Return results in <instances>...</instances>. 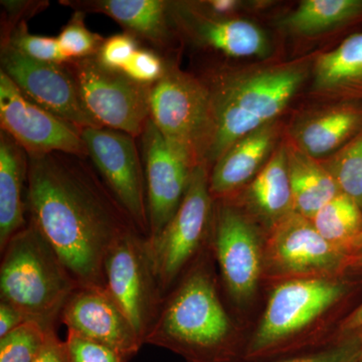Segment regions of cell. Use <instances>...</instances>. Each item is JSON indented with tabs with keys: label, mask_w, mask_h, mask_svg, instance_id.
Instances as JSON below:
<instances>
[{
	"label": "cell",
	"mask_w": 362,
	"mask_h": 362,
	"mask_svg": "<svg viewBox=\"0 0 362 362\" xmlns=\"http://www.w3.org/2000/svg\"><path fill=\"white\" fill-rule=\"evenodd\" d=\"M86 159L28 156L26 211L80 285L105 289L107 255L137 228Z\"/></svg>",
	"instance_id": "cell-1"
},
{
	"label": "cell",
	"mask_w": 362,
	"mask_h": 362,
	"mask_svg": "<svg viewBox=\"0 0 362 362\" xmlns=\"http://www.w3.org/2000/svg\"><path fill=\"white\" fill-rule=\"evenodd\" d=\"M306 78L302 65L287 64L204 81L209 93V130L202 164L211 169L240 138L275 122Z\"/></svg>",
	"instance_id": "cell-2"
},
{
	"label": "cell",
	"mask_w": 362,
	"mask_h": 362,
	"mask_svg": "<svg viewBox=\"0 0 362 362\" xmlns=\"http://www.w3.org/2000/svg\"><path fill=\"white\" fill-rule=\"evenodd\" d=\"M199 257L166 295L145 344L171 350L188 362H233L232 319L206 259Z\"/></svg>",
	"instance_id": "cell-3"
},
{
	"label": "cell",
	"mask_w": 362,
	"mask_h": 362,
	"mask_svg": "<svg viewBox=\"0 0 362 362\" xmlns=\"http://www.w3.org/2000/svg\"><path fill=\"white\" fill-rule=\"evenodd\" d=\"M0 252V301L45 331L57 330L77 279L32 221Z\"/></svg>",
	"instance_id": "cell-4"
},
{
	"label": "cell",
	"mask_w": 362,
	"mask_h": 362,
	"mask_svg": "<svg viewBox=\"0 0 362 362\" xmlns=\"http://www.w3.org/2000/svg\"><path fill=\"white\" fill-rule=\"evenodd\" d=\"M150 120L190 166L202 164L209 123V93L202 78L166 61L164 75L152 85Z\"/></svg>",
	"instance_id": "cell-5"
},
{
	"label": "cell",
	"mask_w": 362,
	"mask_h": 362,
	"mask_svg": "<svg viewBox=\"0 0 362 362\" xmlns=\"http://www.w3.org/2000/svg\"><path fill=\"white\" fill-rule=\"evenodd\" d=\"M214 201L209 192V169H192L187 192L173 218L154 239L150 255L164 297L171 291L211 237Z\"/></svg>",
	"instance_id": "cell-6"
},
{
	"label": "cell",
	"mask_w": 362,
	"mask_h": 362,
	"mask_svg": "<svg viewBox=\"0 0 362 362\" xmlns=\"http://www.w3.org/2000/svg\"><path fill=\"white\" fill-rule=\"evenodd\" d=\"M104 280L105 290L145 344L165 299L154 272L147 238L133 230L117 240L105 259Z\"/></svg>",
	"instance_id": "cell-7"
},
{
	"label": "cell",
	"mask_w": 362,
	"mask_h": 362,
	"mask_svg": "<svg viewBox=\"0 0 362 362\" xmlns=\"http://www.w3.org/2000/svg\"><path fill=\"white\" fill-rule=\"evenodd\" d=\"M346 290L344 282L327 277L298 278L279 285L272 293L247 356L271 354L340 301Z\"/></svg>",
	"instance_id": "cell-8"
},
{
	"label": "cell",
	"mask_w": 362,
	"mask_h": 362,
	"mask_svg": "<svg viewBox=\"0 0 362 362\" xmlns=\"http://www.w3.org/2000/svg\"><path fill=\"white\" fill-rule=\"evenodd\" d=\"M90 115L102 127L139 138L150 119L152 85L140 84L123 71L106 68L96 57L66 64Z\"/></svg>",
	"instance_id": "cell-9"
},
{
	"label": "cell",
	"mask_w": 362,
	"mask_h": 362,
	"mask_svg": "<svg viewBox=\"0 0 362 362\" xmlns=\"http://www.w3.org/2000/svg\"><path fill=\"white\" fill-rule=\"evenodd\" d=\"M82 137L88 158L138 232L148 239L144 165L136 138L106 127L86 128Z\"/></svg>",
	"instance_id": "cell-10"
},
{
	"label": "cell",
	"mask_w": 362,
	"mask_h": 362,
	"mask_svg": "<svg viewBox=\"0 0 362 362\" xmlns=\"http://www.w3.org/2000/svg\"><path fill=\"white\" fill-rule=\"evenodd\" d=\"M0 124L28 156L59 152L88 158L83 129L28 99L1 70Z\"/></svg>",
	"instance_id": "cell-11"
},
{
	"label": "cell",
	"mask_w": 362,
	"mask_h": 362,
	"mask_svg": "<svg viewBox=\"0 0 362 362\" xmlns=\"http://www.w3.org/2000/svg\"><path fill=\"white\" fill-rule=\"evenodd\" d=\"M209 245L228 296L246 304L256 292L263 257L251 221L226 199L214 204Z\"/></svg>",
	"instance_id": "cell-12"
},
{
	"label": "cell",
	"mask_w": 362,
	"mask_h": 362,
	"mask_svg": "<svg viewBox=\"0 0 362 362\" xmlns=\"http://www.w3.org/2000/svg\"><path fill=\"white\" fill-rule=\"evenodd\" d=\"M1 71L28 99L81 129L102 127L86 108L66 64L47 63L1 42Z\"/></svg>",
	"instance_id": "cell-13"
},
{
	"label": "cell",
	"mask_w": 362,
	"mask_h": 362,
	"mask_svg": "<svg viewBox=\"0 0 362 362\" xmlns=\"http://www.w3.org/2000/svg\"><path fill=\"white\" fill-rule=\"evenodd\" d=\"M349 255L324 239L311 220L293 211L272 228L268 265L278 274L325 277L347 265Z\"/></svg>",
	"instance_id": "cell-14"
},
{
	"label": "cell",
	"mask_w": 362,
	"mask_h": 362,
	"mask_svg": "<svg viewBox=\"0 0 362 362\" xmlns=\"http://www.w3.org/2000/svg\"><path fill=\"white\" fill-rule=\"evenodd\" d=\"M139 138L146 182L148 240H152L175 216L194 168L169 146L150 119Z\"/></svg>",
	"instance_id": "cell-15"
},
{
	"label": "cell",
	"mask_w": 362,
	"mask_h": 362,
	"mask_svg": "<svg viewBox=\"0 0 362 362\" xmlns=\"http://www.w3.org/2000/svg\"><path fill=\"white\" fill-rule=\"evenodd\" d=\"M61 322L68 330L106 345L129 361L144 345L129 319L104 288L78 286L62 311Z\"/></svg>",
	"instance_id": "cell-16"
},
{
	"label": "cell",
	"mask_w": 362,
	"mask_h": 362,
	"mask_svg": "<svg viewBox=\"0 0 362 362\" xmlns=\"http://www.w3.org/2000/svg\"><path fill=\"white\" fill-rule=\"evenodd\" d=\"M169 11L176 33L201 47L232 58L263 57L269 51L265 33L251 21L214 16L199 2L169 1Z\"/></svg>",
	"instance_id": "cell-17"
},
{
	"label": "cell",
	"mask_w": 362,
	"mask_h": 362,
	"mask_svg": "<svg viewBox=\"0 0 362 362\" xmlns=\"http://www.w3.org/2000/svg\"><path fill=\"white\" fill-rule=\"evenodd\" d=\"M61 4L75 11L105 14L158 54L170 49L176 33L169 1L164 0H70Z\"/></svg>",
	"instance_id": "cell-18"
},
{
	"label": "cell",
	"mask_w": 362,
	"mask_h": 362,
	"mask_svg": "<svg viewBox=\"0 0 362 362\" xmlns=\"http://www.w3.org/2000/svg\"><path fill=\"white\" fill-rule=\"evenodd\" d=\"M278 137L275 122L268 124L233 143L209 169V192L221 201L254 180L273 154Z\"/></svg>",
	"instance_id": "cell-19"
},
{
	"label": "cell",
	"mask_w": 362,
	"mask_h": 362,
	"mask_svg": "<svg viewBox=\"0 0 362 362\" xmlns=\"http://www.w3.org/2000/svg\"><path fill=\"white\" fill-rule=\"evenodd\" d=\"M361 129L362 104L335 102L295 124L293 145L319 160L337 153Z\"/></svg>",
	"instance_id": "cell-20"
},
{
	"label": "cell",
	"mask_w": 362,
	"mask_h": 362,
	"mask_svg": "<svg viewBox=\"0 0 362 362\" xmlns=\"http://www.w3.org/2000/svg\"><path fill=\"white\" fill-rule=\"evenodd\" d=\"M28 156L21 145L0 134V251L28 223L25 218Z\"/></svg>",
	"instance_id": "cell-21"
},
{
	"label": "cell",
	"mask_w": 362,
	"mask_h": 362,
	"mask_svg": "<svg viewBox=\"0 0 362 362\" xmlns=\"http://www.w3.org/2000/svg\"><path fill=\"white\" fill-rule=\"evenodd\" d=\"M314 90L337 102L362 104V32L351 33L314 66Z\"/></svg>",
	"instance_id": "cell-22"
},
{
	"label": "cell",
	"mask_w": 362,
	"mask_h": 362,
	"mask_svg": "<svg viewBox=\"0 0 362 362\" xmlns=\"http://www.w3.org/2000/svg\"><path fill=\"white\" fill-rule=\"evenodd\" d=\"M294 211L312 220L327 202L341 194L329 170L295 145H286Z\"/></svg>",
	"instance_id": "cell-23"
},
{
	"label": "cell",
	"mask_w": 362,
	"mask_h": 362,
	"mask_svg": "<svg viewBox=\"0 0 362 362\" xmlns=\"http://www.w3.org/2000/svg\"><path fill=\"white\" fill-rule=\"evenodd\" d=\"M247 199L254 213L271 228L294 211L286 145L274 150L255 176L247 189Z\"/></svg>",
	"instance_id": "cell-24"
},
{
	"label": "cell",
	"mask_w": 362,
	"mask_h": 362,
	"mask_svg": "<svg viewBox=\"0 0 362 362\" xmlns=\"http://www.w3.org/2000/svg\"><path fill=\"white\" fill-rule=\"evenodd\" d=\"M362 23V0H305L281 25L300 35L318 33Z\"/></svg>",
	"instance_id": "cell-25"
},
{
	"label": "cell",
	"mask_w": 362,
	"mask_h": 362,
	"mask_svg": "<svg viewBox=\"0 0 362 362\" xmlns=\"http://www.w3.org/2000/svg\"><path fill=\"white\" fill-rule=\"evenodd\" d=\"M311 221L324 239L349 255L350 245L362 232L361 209L342 194L319 209Z\"/></svg>",
	"instance_id": "cell-26"
},
{
	"label": "cell",
	"mask_w": 362,
	"mask_h": 362,
	"mask_svg": "<svg viewBox=\"0 0 362 362\" xmlns=\"http://www.w3.org/2000/svg\"><path fill=\"white\" fill-rule=\"evenodd\" d=\"M323 164L337 181L340 192L362 211V129Z\"/></svg>",
	"instance_id": "cell-27"
},
{
	"label": "cell",
	"mask_w": 362,
	"mask_h": 362,
	"mask_svg": "<svg viewBox=\"0 0 362 362\" xmlns=\"http://www.w3.org/2000/svg\"><path fill=\"white\" fill-rule=\"evenodd\" d=\"M47 332L39 324L25 321L0 338V362H33Z\"/></svg>",
	"instance_id": "cell-28"
},
{
	"label": "cell",
	"mask_w": 362,
	"mask_h": 362,
	"mask_svg": "<svg viewBox=\"0 0 362 362\" xmlns=\"http://www.w3.org/2000/svg\"><path fill=\"white\" fill-rule=\"evenodd\" d=\"M84 20V13L75 11L57 37L62 52L70 61L96 57L103 45L104 37L90 32Z\"/></svg>",
	"instance_id": "cell-29"
},
{
	"label": "cell",
	"mask_w": 362,
	"mask_h": 362,
	"mask_svg": "<svg viewBox=\"0 0 362 362\" xmlns=\"http://www.w3.org/2000/svg\"><path fill=\"white\" fill-rule=\"evenodd\" d=\"M1 42L11 45L14 49L37 61L64 64L71 62L62 52L57 37H42L28 32L26 23H21L8 35H2Z\"/></svg>",
	"instance_id": "cell-30"
},
{
	"label": "cell",
	"mask_w": 362,
	"mask_h": 362,
	"mask_svg": "<svg viewBox=\"0 0 362 362\" xmlns=\"http://www.w3.org/2000/svg\"><path fill=\"white\" fill-rule=\"evenodd\" d=\"M65 346L66 362H129L116 350L68 330Z\"/></svg>",
	"instance_id": "cell-31"
},
{
	"label": "cell",
	"mask_w": 362,
	"mask_h": 362,
	"mask_svg": "<svg viewBox=\"0 0 362 362\" xmlns=\"http://www.w3.org/2000/svg\"><path fill=\"white\" fill-rule=\"evenodd\" d=\"M166 61L149 49H138L122 71L127 77L144 85L156 84L165 71Z\"/></svg>",
	"instance_id": "cell-32"
},
{
	"label": "cell",
	"mask_w": 362,
	"mask_h": 362,
	"mask_svg": "<svg viewBox=\"0 0 362 362\" xmlns=\"http://www.w3.org/2000/svg\"><path fill=\"white\" fill-rule=\"evenodd\" d=\"M138 49L134 37L127 33H118L105 39L96 58L106 68L122 71Z\"/></svg>",
	"instance_id": "cell-33"
},
{
	"label": "cell",
	"mask_w": 362,
	"mask_h": 362,
	"mask_svg": "<svg viewBox=\"0 0 362 362\" xmlns=\"http://www.w3.org/2000/svg\"><path fill=\"white\" fill-rule=\"evenodd\" d=\"M361 343L352 339L306 356L275 362H357L361 359Z\"/></svg>",
	"instance_id": "cell-34"
},
{
	"label": "cell",
	"mask_w": 362,
	"mask_h": 362,
	"mask_svg": "<svg viewBox=\"0 0 362 362\" xmlns=\"http://www.w3.org/2000/svg\"><path fill=\"white\" fill-rule=\"evenodd\" d=\"M49 2L45 1H1L6 8L7 16L4 26H2V35H8L16 26L26 23L30 16H35L45 8Z\"/></svg>",
	"instance_id": "cell-35"
},
{
	"label": "cell",
	"mask_w": 362,
	"mask_h": 362,
	"mask_svg": "<svg viewBox=\"0 0 362 362\" xmlns=\"http://www.w3.org/2000/svg\"><path fill=\"white\" fill-rule=\"evenodd\" d=\"M33 362H66L65 346L57 330L49 331L39 354Z\"/></svg>",
	"instance_id": "cell-36"
},
{
	"label": "cell",
	"mask_w": 362,
	"mask_h": 362,
	"mask_svg": "<svg viewBox=\"0 0 362 362\" xmlns=\"http://www.w3.org/2000/svg\"><path fill=\"white\" fill-rule=\"evenodd\" d=\"M25 321V316L18 309L0 301V338L20 327Z\"/></svg>",
	"instance_id": "cell-37"
},
{
	"label": "cell",
	"mask_w": 362,
	"mask_h": 362,
	"mask_svg": "<svg viewBox=\"0 0 362 362\" xmlns=\"http://www.w3.org/2000/svg\"><path fill=\"white\" fill-rule=\"evenodd\" d=\"M199 4L209 13L220 18H232L230 16L237 11L240 6V2L235 0H211Z\"/></svg>",
	"instance_id": "cell-38"
},
{
	"label": "cell",
	"mask_w": 362,
	"mask_h": 362,
	"mask_svg": "<svg viewBox=\"0 0 362 362\" xmlns=\"http://www.w3.org/2000/svg\"><path fill=\"white\" fill-rule=\"evenodd\" d=\"M342 328L346 331L362 329V304L345 320Z\"/></svg>",
	"instance_id": "cell-39"
},
{
	"label": "cell",
	"mask_w": 362,
	"mask_h": 362,
	"mask_svg": "<svg viewBox=\"0 0 362 362\" xmlns=\"http://www.w3.org/2000/svg\"><path fill=\"white\" fill-rule=\"evenodd\" d=\"M362 252V232L354 239L351 243L349 247V255L357 254V252Z\"/></svg>",
	"instance_id": "cell-40"
},
{
	"label": "cell",
	"mask_w": 362,
	"mask_h": 362,
	"mask_svg": "<svg viewBox=\"0 0 362 362\" xmlns=\"http://www.w3.org/2000/svg\"><path fill=\"white\" fill-rule=\"evenodd\" d=\"M346 266L362 268V252H357V254L351 255V256H349Z\"/></svg>",
	"instance_id": "cell-41"
},
{
	"label": "cell",
	"mask_w": 362,
	"mask_h": 362,
	"mask_svg": "<svg viewBox=\"0 0 362 362\" xmlns=\"http://www.w3.org/2000/svg\"><path fill=\"white\" fill-rule=\"evenodd\" d=\"M357 362H362V359H361H361H359V361H357Z\"/></svg>",
	"instance_id": "cell-42"
}]
</instances>
